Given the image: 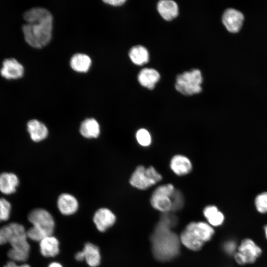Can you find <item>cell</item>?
<instances>
[{
	"instance_id": "cell-35",
	"label": "cell",
	"mask_w": 267,
	"mask_h": 267,
	"mask_svg": "<svg viewBox=\"0 0 267 267\" xmlns=\"http://www.w3.org/2000/svg\"><path fill=\"white\" fill-rule=\"evenodd\" d=\"M264 230H265V233L266 237L267 239V225H266L265 226Z\"/></svg>"
},
{
	"instance_id": "cell-7",
	"label": "cell",
	"mask_w": 267,
	"mask_h": 267,
	"mask_svg": "<svg viewBox=\"0 0 267 267\" xmlns=\"http://www.w3.org/2000/svg\"><path fill=\"white\" fill-rule=\"evenodd\" d=\"M27 233L19 235L9 243L11 248L7 252L8 257L13 262H24L29 257L30 246L27 241Z\"/></svg>"
},
{
	"instance_id": "cell-16",
	"label": "cell",
	"mask_w": 267,
	"mask_h": 267,
	"mask_svg": "<svg viewBox=\"0 0 267 267\" xmlns=\"http://www.w3.org/2000/svg\"><path fill=\"white\" fill-rule=\"evenodd\" d=\"M40 250L41 254L45 257H53L59 252V241L54 236L49 235L40 242Z\"/></svg>"
},
{
	"instance_id": "cell-17",
	"label": "cell",
	"mask_w": 267,
	"mask_h": 267,
	"mask_svg": "<svg viewBox=\"0 0 267 267\" xmlns=\"http://www.w3.org/2000/svg\"><path fill=\"white\" fill-rule=\"evenodd\" d=\"M157 8L161 16L167 21L172 20L178 13L177 3L172 0H160L157 3Z\"/></svg>"
},
{
	"instance_id": "cell-18",
	"label": "cell",
	"mask_w": 267,
	"mask_h": 267,
	"mask_svg": "<svg viewBox=\"0 0 267 267\" xmlns=\"http://www.w3.org/2000/svg\"><path fill=\"white\" fill-rule=\"evenodd\" d=\"M160 75L159 72L152 68H144L139 73L137 79L139 84L149 89H153L159 81Z\"/></svg>"
},
{
	"instance_id": "cell-20",
	"label": "cell",
	"mask_w": 267,
	"mask_h": 267,
	"mask_svg": "<svg viewBox=\"0 0 267 267\" xmlns=\"http://www.w3.org/2000/svg\"><path fill=\"white\" fill-rule=\"evenodd\" d=\"M17 177L13 173H3L0 175V191L5 194L15 192L18 185Z\"/></svg>"
},
{
	"instance_id": "cell-29",
	"label": "cell",
	"mask_w": 267,
	"mask_h": 267,
	"mask_svg": "<svg viewBox=\"0 0 267 267\" xmlns=\"http://www.w3.org/2000/svg\"><path fill=\"white\" fill-rule=\"evenodd\" d=\"M255 205L259 212L267 213V192L262 193L256 197Z\"/></svg>"
},
{
	"instance_id": "cell-21",
	"label": "cell",
	"mask_w": 267,
	"mask_h": 267,
	"mask_svg": "<svg viewBox=\"0 0 267 267\" xmlns=\"http://www.w3.org/2000/svg\"><path fill=\"white\" fill-rule=\"evenodd\" d=\"M85 260L90 267H96L99 265L101 255L98 247L95 245L88 242L84 245L83 249Z\"/></svg>"
},
{
	"instance_id": "cell-22",
	"label": "cell",
	"mask_w": 267,
	"mask_h": 267,
	"mask_svg": "<svg viewBox=\"0 0 267 267\" xmlns=\"http://www.w3.org/2000/svg\"><path fill=\"white\" fill-rule=\"evenodd\" d=\"M203 215L208 223L212 226H218L222 224L224 217L223 214L214 205L205 207L203 210Z\"/></svg>"
},
{
	"instance_id": "cell-26",
	"label": "cell",
	"mask_w": 267,
	"mask_h": 267,
	"mask_svg": "<svg viewBox=\"0 0 267 267\" xmlns=\"http://www.w3.org/2000/svg\"><path fill=\"white\" fill-rule=\"evenodd\" d=\"M137 143L141 146L148 147L152 143V136L148 130L145 128L138 129L135 133Z\"/></svg>"
},
{
	"instance_id": "cell-5",
	"label": "cell",
	"mask_w": 267,
	"mask_h": 267,
	"mask_svg": "<svg viewBox=\"0 0 267 267\" xmlns=\"http://www.w3.org/2000/svg\"><path fill=\"white\" fill-rule=\"evenodd\" d=\"M162 175L152 166L145 168L139 165L132 173L129 182L134 187L146 190L162 179Z\"/></svg>"
},
{
	"instance_id": "cell-28",
	"label": "cell",
	"mask_w": 267,
	"mask_h": 267,
	"mask_svg": "<svg viewBox=\"0 0 267 267\" xmlns=\"http://www.w3.org/2000/svg\"><path fill=\"white\" fill-rule=\"evenodd\" d=\"M11 205L3 198H0V222L7 220L10 216Z\"/></svg>"
},
{
	"instance_id": "cell-4",
	"label": "cell",
	"mask_w": 267,
	"mask_h": 267,
	"mask_svg": "<svg viewBox=\"0 0 267 267\" xmlns=\"http://www.w3.org/2000/svg\"><path fill=\"white\" fill-rule=\"evenodd\" d=\"M203 78L201 71L192 69L177 76L176 89L184 95H192L201 92Z\"/></svg>"
},
{
	"instance_id": "cell-14",
	"label": "cell",
	"mask_w": 267,
	"mask_h": 267,
	"mask_svg": "<svg viewBox=\"0 0 267 267\" xmlns=\"http://www.w3.org/2000/svg\"><path fill=\"white\" fill-rule=\"evenodd\" d=\"M171 197L154 190L150 197V204L153 208L163 213H169L172 209Z\"/></svg>"
},
{
	"instance_id": "cell-10",
	"label": "cell",
	"mask_w": 267,
	"mask_h": 267,
	"mask_svg": "<svg viewBox=\"0 0 267 267\" xmlns=\"http://www.w3.org/2000/svg\"><path fill=\"white\" fill-rule=\"evenodd\" d=\"M94 223L100 232H104L116 221V216L109 209L102 208L97 210L93 218Z\"/></svg>"
},
{
	"instance_id": "cell-24",
	"label": "cell",
	"mask_w": 267,
	"mask_h": 267,
	"mask_svg": "<svg viewBox=\"0 0 267 267\" xmlns=\"http://www.w3.org/2000/svg\"><path fill=\"white\" fill-rule=\"evenodd\" d=\"M80 131L87 138H96L100 134L99 125L94 118L87 119L81 124Z\"/></svg>"
},
{
	"instance_id": "cell-3",
	"label": "cell",
	"mask_w": 267,
	"mask_h": 267,
	"mask_svg": "<svg viewBox=\"0 0 267 267\" xmlns=\"http://www.w3.org/2000/svg\"><path fill=\"white\" fill-rule=\"evenodd\" d=\"M214 233L213 227L207 222H191L181 232L179 239L187 248L197 251L212 239Z\"/></svg>"
},
{
	"instance_id": "cell-32",
	"label": "cell",
	"mask_w": 267,
	"mask_h": 267,
	"mask_svg": "<svg viewBox=\"0 0 267 267\" xmlns=\"http://www.w3.org/2000/svg\"><path fill=\"white\" fill-rule=\"evenodd\" d=\"M4 267H31L28 264H24L20 266L17 265L15 262L9 261L8 262Z\"/></svg>"
},
{
	"instance_id": "cell-9",
	"label": "cell",
	"mask_w": 267,
	"mask_h": 267,
	"mask_svg": "<svg viewBox=\"0 0 267 267\" xmlns=\"http://www.w3.org/2000/svg\"><path fill=\"white\" fill-rule=\"evenodd\" d=\"M244 20L243 14L239 10L230 8L226 9L222 16V22L231 32H237L241 29Z\"/></svg>"
},
{
	"instance_id": "cell-6",
	"label": "cell",
	"mask_w": 267,
	"mask_h": 267,
	"mask_svg": "<svg viewBox=\"0 0 267 267\" xmlns=\"http://www.w3.org/2000/svg\"><path fill=\"white\" fill-rule=\"evenodd\" d=\"M29 221L45 236L51 235L53 232L55 222L51 215L46 210L37 208L32 210L28 216Z\"/></svg>"
},
{
	"instance_id": "cell-31",
	"label": "cell",
	"mask_w": 267,
	"mask_h": 267,
	"mask_svg": "<svg viewBox=\"0 0 267 267\" xmlns=\"http://www.w3.org/2000/svg\"><path fill=\"white\" fill-rule=\"evenodd\" d=\"M235 244L234 242H228L225 245V250L228 253H233L235 250Z\"/></svg>"
},
{
	"instance_id": "cell-12",
	"label": "cell",
	"mask_w": 267,
	"mask_h": 267,
	"mask_svg": "<svg viewBox=\"0 0 267 267\" xmlns=\"http://www.w3.org/2000/svg\"><path fill=\"white\" fill-rule=\"evenodd\" d=\"M170 167L176 175L183 176L191 172L192 164L190 160L186 156L176 154L171 158Z\"/></svg>"
},
{
	"instance_id": "cell-11",
	"label": "cell",
	"mask_w": 267,
	"mask_h": 267,
	"mask_svg": "<svg viewBox=\"0 0 267 267\" xmlns=\"http://www.w3.org/2000/svg\"><path fill=\"white\" fill-rule=\"evenodd\" d=\"M245 258L247 264L254 263L262 254L261 249L251 239L243 240L238 251Z\"/></svg>"
},
{
	"instance_id": "cell-8",
	"label": "cell",
	"mask_w": 267,
	"mask_h": 267,
	"mask_svg": "<svg viewBox=\"0 0 267 267\" xmlns=\"http://www.w3.org/2000/svg\"><path fill=\"white\" fill-rule=\"evenodd\" d=\"M23 65L14 58L4 59L0 70V75L7 80H15L21 78L24 74Z\"/></svg>"
},
{
	"instance_id": "cell-27",
	"label": "cell",
	"mask_w": 267,
	"mask_h": 267,
	"mask_svg": "<svg viewBox=\"0 0 267 267\" xmlns=\"http://www.w3.org/2000/svg\"><path fill=\"white\" fill-rule=\"evenodd\" d=\"M172 203V211L179 210L184 205V196L181 191L178 189H175L171 197Z\"/></svg>"
},
{
	"instance_id": "cell-15",
	"label": "cell",
	"mask_w": 267,
	"mask_h": 267,
	"mask_svg": "<svg viewBox=\"0 0 267 267\" xmlns=\"http://www.w3.org/2000/svg\"><path fill=\"white\" fill-rule=\"evenodd\" d=\"M57 207L60 213L63 215H70L77 211L78 202L73 195L68 193H63L58 198Z\"/></svg>"
},
{
	"instance_id": "cell-34",
	"label": "cell",
	"mask_w": 267,
	"mask_h": 267,
	"mask_svg": "<svg viewBox=\"0 0 267 267\" xmlns=\"http://www.w3.org/2000/svg\"><path fill=\"white\" fill-rule=\"evenodd\" d=\"M48 267H63L62 266L57 262H52L50 263Z\"/></svg>"
},
{
	"instance_id": "cell-13",
	"label": "cell",
	"mask_w": 267,
	"mask_h": 267,
	"mask_svg": "<svg viewBox=\"0 0 267 267\" xmlns=\"http://www.w3.org/2000/svg\"><path fill=\"white\" fill-rule=\"evenodd\" d=\"M27 233L24 226L16 222H11L0 228V244L3 245L14 238Z\"/></svg>"
},
{
	"instance_id": "cell-30",
	"label": "cell",
	"mask_w": 267,
	"mask_h": 267,
	"mask_svg": "<svg viewBox=\"0 0 267 267\" xmlns=\"http://www.w3.org/2000/svg\"><path fill=\"white\" fill-rule=\"evenodd\" d=\"M106 3H107L109 5H111L114 6H121L124 4L126 0H103Z\"/></svg>"
},
{
	"instance_id": "cell-2",
	"label": "cell",
	"mask_w": 267,
	"mask_h": 267,
	"mask_svg": "<svg viewBox=\"0 0 267 267\" xmlns=\"http://www.w3.org/2000/svg\"><path fill=\"white\" fill-rule=\"evenodd\" d=\"M163 218L157 224L151 236L152 250L154 257L161 262L170 261L179 252L180 239L177 234L170 229V220Z\"/></svg>"
},
{
	"instance_id": "cell-19",
	"label": "cell",
	"mask_w": 267,
	"mask_h": 267,
	"mask_svg": "<svg viewBox=\"0 0 267 267\" xmlns=\"http://www.w3.org/2000/svg\"><path fill=\"white\" fill-rule=\"evenodd\" d=\"M27 130L31 139L36 142L41 141L47 135L46 126L37 120H31L27 123Z\"/></svg>"
},
{
	"instance_id": "cell-1",
	"label": "cell",
	"mask_w": 267,
	"mask_h": 267,
	"mask_svg": "<svg viewBox=\"0 0 267 267\" xmlns=\"http://www.w3.org/2000/svg\"><path fill=\"white\" fill-rule=\"evenodd\" d=\"M23 18L26 21L22 27L25 41L36 48L47 45L52 36L53 17L50 12L43 7H34L25 11Z\"/></svg>"
},
{
	"instance_id": "cell-33",
	"label": "cell",
	"mask_w": 267,
	"mask_h": 267,
	"mask_svg": "<svg viewBox=\"0 0 267 267\" xmlns=\"http://www.w3.org/2000/svg\"><path fill=\"white\" fill-rule=\"evenodd\" d=\"M75 258L78 261H82L85 260L84 254L83 251L77 252L75 254Z\"/></svg>"
},
{
	"instance_id": "cell-23",
	"label": "cell",
	"mask_w": 267,
	"mask_h": 267,
	"mask_svg": "<svg viewBox=\"0 0 267 267\" xmlns=\"http://www.w3.org/2000/svg\"><path fill=\"white\" fill-rule=\"evenodd\" d=\"M129 55L132 61L139 66L146 64L149 59L147 49L140 45L132 47L129 51Z\"/></svg>"
},
{
	"instance_id": "cell-25",
	"label": "cell",
	"mask_w": 267,
	"mask_h": 267,
	"mask_svg": "<svg viewBox=\"0 0 267 267\" xmlns=\"http://www.w3.org/2000/svg\"><path fill=\"white\" fill-rule=\"evenodd\" d=\"M91 63L90 57L86 54L77 53L70 60V66L75 71L79 72H87Z\"/></svg>"
}]
</instances>
